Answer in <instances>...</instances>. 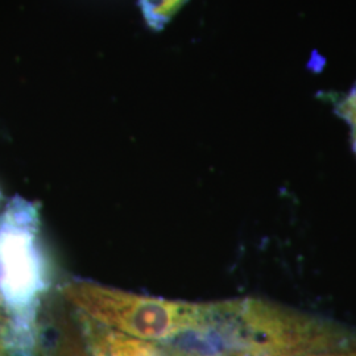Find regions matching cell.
Here are the masks:
<instances>
[{
	"instance_id": "1",
	"label": "cell",
	"mask_w": 356,
	"mask_h": 356,
	"mask_svg": "<svg viewBox=\"0 0 356 356\" xmlns=\"http://www.w3.org/2000/svg\"><path fill=\"white\" fill-rule=\"evenodd\" d=\"M48 288V264L38 241L36 207L15 198L0 216V297L17 341L36 338V309Z\"/></svg>"
},
{
	"instance_id": "2",
	"label": "cell",
	"mask_w": 356,
	"mask_h": 356,
	"mask_svg": "<svg viewBox=\"0 0 356 356\" xmlns=\"http://www.w3.org/2000/svg\"><path fill=\"white\" fill-rule=\"evenodd\" d=\"M65 301L104 329L154 343L166 342L195 326L204 304L169 301L76 281L61 289Z\"/></svg>"
},
{
	"instance_id": "3",
	"label": "cell",
	"mask_w": 356,
	"mask_h": 356,
	"mask_svg": "<svg viewBox=\"0 0 356 356\" xmlns=\"http://www.w3.org/2000/svg\"><path fill=\"white\" fill-rule=\"evenodd\" d=\"M186 0H140L144 19L153 29L160 31Z\"/></svg>"
},
{
	"instance_id": "4",
	"label": "cell",
	"mask_w": 356,
	"mask_h": 356,
	"mask_svg": "<svg viewBox=\"0 0 356 356\" xmlns=\"http://www.w3.org/2000/svg\"><path fill=\"white\" fill-rule=\"evenodd\" d=\"M335 113L350 127L351 141L356 153V85L335 102Z\"/></svg>"
},
{
	"instance_id": "5",
	"label": "cell",
	"mask_w": 356,
	"mask_h": 356,
	"mask_svg": "<svg viewBox=\"0 0 356 356\" xmlns=\"http://www.w3.org/2000/svg\"><path fill=\"white\" fill-rule=\"evenodd\" d=\"M302 356H356V337H350L344 332L335 342Z\"/></svg>"
},
{
	"instance_id": "6",
	"label": "cell",
	"mask_w": 356,
	"mask_h": 356,
	"mask_svg": "<svg viewBox=\"0 0 356 356\" xmlns=\"http://www.w3.org/2000/svg\"><path fill=\"white\" fill-rule=\"evenodd\" d=\"M7 347V327H0V356L3 355L4 348Z\"/></svg>"
}]
</instances>
